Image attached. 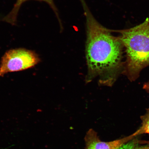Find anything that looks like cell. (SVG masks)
<instances>
[{
	"instance_id": "1",
	"label": "cell",
	"mask_w": 149,
	"mask_h": 149,
	"mask_svg": "<svg viewBox=\"0 0 149 149\" xmlns=\"http://www.w3.org/2000/svg\"><path fill=\"white\" fill-rule=\"evenodd\" d=\"M86 18V81L98 77L100 85L111 87L122 74L124 47L119 37L103 26L93 16L84 0H81Z\"/></svg>"
},
{
	"instance_id": "7",
	"label": "cell",
	"mask_w": 149,
	"mask_h": 149,
	"mask_svg": "<svg viewBox=\"0 0 149 149\" xmlns=\"http://www.w3.org/2000/svg\"><path fill=\"white\" fill-rule=\"evenodd\" d=\"M143 88L147 93H149V81L144 84L143 86Z\"/></svg>"
},
{
	"instance_id": "2",
	"label": "cell",
	"mask_w": 149,
	"mask_h": 149,
	"mask_svg": "<svg viewBox=\"0 0 149 149\" xmlns=\"http://www.w3.org/2000/svg\"><path fill=\"white\" fill-rule=\"evenodd\" d=\"M40 61L35 52L23 48L9 50L2 57L0 77L8 72L20 71L33 68Z\"/></svg>"
},
{
	"instance_id": "5",
	"label": "cell",
	"mask_w": 149,
	"mask_h": 149,
	"mask_svg": "<svg viewBox=\"0 0 149 149\" xmlns=\"http://www.w3.org/2000/svg\"><path fill=\"white\" fill-rule=\"evenodd\" d=\"M117 149H149V143L148 141L140 140L135 137Z\"/></svg>"
},
{
	"instance_id": "6",
	"label": "cell",
	"mask_w": 149,
	"mask_h": 149,
	"mask_svg": "<svg viewBox=\"0 0 149 149\" xmlns=\"http://www.w3.org/2000/svg\"><path fill=\"white\" fill-rule=\"evenodd\" d=\"M141 126L133 133L136 137L143 134H149V107L147 109L145 114L141 116Z\"/></svg>"
},
{
	"instance_id": "4",
	"label": "cell",
	"mask_w": 149,
	"mask_h": 149,
	"mask_svg": "<svg viewBox=\"0 0 149 149\" xmlns=\"http://www.w3.org/2000/svg\"><path fill=\"white\" fill-rule=\"evenodd\" d=\"M29 1H31V0H16V3H15L12 10L9 12L8 14H7L6 16L3 18L2 19L3 21L6 22L12 25H16L17 21L18 13L19 12L20 7L23 3ZM34 1L44 2L47 3L53 9L54 12H55L56 16H57L59 20L57 9L54 3L53 0H34Z\"/></svg>"
},
{
	"instance_id": "3",
	"label": "cell",
	"mask_w": 149,
	"mask_h": 149,
	"mask_svg": "<svg viewBox=\"0 0 149 149\" xmlns=\"http://www.w3.org/2000/svg\"><path fill=\"white\" fill-rule=\"evenodd\" d=\"M135 137H136L133 134L122 139L106 142L100 140L97 133L94 130L91 129L85 135V149H117Z\"/></svg>"
},
{
	"instance_id": "8",
	"label": "cell",
	"mask_w": 149,
	"mask_h": 149,
	"mask_svg": "<svg viewBox=\"0 0 149 149\" xmlns=\"http://www.w3.org/2000/svg\"><path fill=\"white\" fill-rule=\"evenodd\" d=\"M148 142L149 143V141H148Z\"/></svg>"
}]
</instances>
